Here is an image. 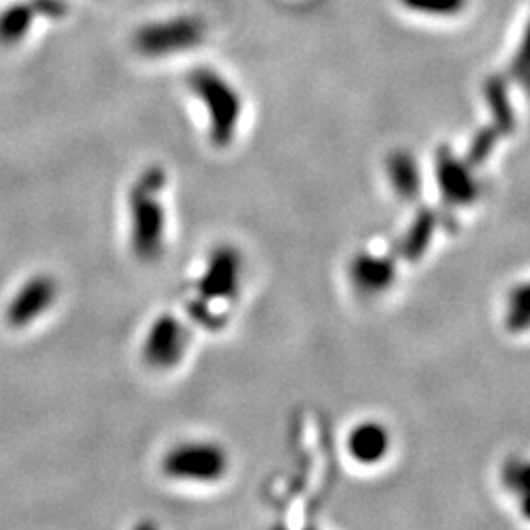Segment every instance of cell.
Here are the masks:
<instances>
[{"label":"cell","instance_id":"cell-1","mask_svg":"<svg viewBox=\"0 0 530 530\" xmlns=\"http://www.w3.org/2000/svg\"><path fill=\"white\" fill-rule=\"evenodd\" d=\"M167 173L163 167L152 165L144 169L132 183L128 195L130 211V246L134 256L144 264H154L165 252L167 212L163 193Z\"/></svg>","mask_w":530,"mask_h":530},{"label":"cell","instance_id":"cell-2","mask_svg":"<svg viewBox=\"0 0 530 530\" xmlns=\"http://www.w3.org/2000/svg\"><path fill=\"white\" fill-rule=\"evenodd\" d=\"M244 262L234 246H216L207 258L187 313L203 328L218 330L226 320V307L238 299Z\"/></svg>","mask_w":530,"mask_h":530},{"label":"cell","instance_id":"cell-3","mask_svg":"<svg viewBox=\"0 0 530 530\" xmlns=\"http://www.w3.org/2000/svg\"><path fill=\"white\" fill-rule=\"evenodd\" d=\"M189 85L193 95L207 110L212 146L228 148L236 138L242 118V99L238 91L209 67L195 69L189 75Z\"/></svg>","mask_w":530,"mask_h":530},{"label":"cell","instance_id":"cell-4","mask_svg":"<svg viewBox=\"0 0 530 530\" xmlns=\"http://www.w3.org/2000/svg\"><path fill=\"white\" fill-rule=\"evenodd\" d=\"M230 458L224 446L212 440H185L161 458L163 476L181 483H216L228 474Z\"/></svg>","mask_w":530,"mask_h":530},{"label":"cell","instance_id":"cell-5","mask_svg":"<svg viewBox=\"0 0 530 530\" xmlns=\"http://www.w3.org/2000/svg\"><path fill=\"white\" fill-rule=\"evenodd\" d=\"M205 26L195 16H175L142 26L134 34V48L146 57L187 52L203 42Z\"/></svg>","mask_w":530,"mask_h":530},{"label":"cell","instance_id":"cell-6","mask_svg":"<svg viewBox=\"0 0 530 530\" xmlns=\"http://www.w3.org/2000/svg\"><path fill=\"white\" fill-rule=\"evenodd\" d=\"M189 350V328L175 315H159L142 342V360L148 368L169 371L177 368Z\"/></svg>","mask_w":530,"mask_h":530},{"label":"cell","instance_id":"cell-7","mask_svg":"<svg viewBox=\"0 0 530 530\" xmlns=\"http://www.w3.org/2000/svg\"><path fill=\"white\" fill-rule=\"evenodd\" d=\"M57 297H59L57 279L50 273H36L28 277L10 297L4 318L16 330L28 328L30 324L38 322L52 311Z\"/></svg>","mask_w":530,"mask_h":530},{"label":"cell","instance_id":"cell-8","mask_svg":"<svg viewBox=\"0 0 530 530\" xmlns=\"http://www.w3.org/2000/svg\"><path fill=\"white\" fill-rule=\"evenodd\" d=\"M434 177L442 201L450 207H470L481 195L474 165L468 159L456 158V154H452L448 148H442L436 154Z\"/></svg>","mask_w":530,"mask_h":530},{"label":"cell","instance_id":"cell-9","mask_svg":"<svg viewBox=\"0 0 530 530\" xmlns=\"http://www.w3.org/2000/svg\"><path fill=\"white\" fill-rule=\"evenodd\" d=\"M348 275L360 295L375 297L393 285L397 277V264L393 258L377 252H360L352 258Z\"/></svg>","mask_w":530,"mask_h":530},{"label":"cell","instance_id":"cell-10","mask_svg":"<svg viewBox=\"0 0 530 530\" xmlns=\"http://www.w3.org/2000/svg\"><path fill=\"white\" fill-rule=\"evenodd\" d=\"M389 428L377 421L358 423L348 434L346 448L350 458L360 466H375L383 462L391 450Z\"/></svg>","mask_w":530,"mask_h":530},{"label":"cell","instance_id":"cell-11","mask_svg":"<svg viewBox=\"0 0 530 530\" xmlns=\"http://www.w3.org/2000/svg\"><path fill=\"white\" fill-rule=\"evenodd\" d=\"M385 173L387 181L393 189V193L403 201H415L421 197L423 191V175L417 159L411 156V152L397 150L391 152L385 161Z\"/></svg>","mask_w":530,"mask_h":530},{"label":"cell","instance_id":"cell-12","mask_svg":"<svg viewBox=\"0 0 530 530\" xmlns=\"http://www.w3.org/2000/svg\"><path fill=\"white\" fill-rule=\"evenodd\" d=\"M438 222H440L438 216L430 209H421V211L417 212L415 220L411 222L409 230L405 232V236L401 240L399 252L403 254V258L413 260V262L423 258L428 246H430V242H432V238H434V234H436Z\"/></svg>","mask_w":530,"mask_h":530},{"label":"cell","instance_id":"cell-13","mask_svg":"<svg viewBox=\"0 0 530 530\" xmlns=\"http://www.w3.org/2000/svg\"><path fill=\"white\" fill-rule=\"evenodd\" d=\"M501 485L515 497L521 515L530 521V460L511 458L501 468Z\"/></svg>","mask_w":530,"mask_h":530},{"label":"cell","instance_id":"cell-14","mask_svg":"<svg viewBox=\"0 0 530 530\" xmlns=\"http://www.w3.org/2000/svg\"><path fill=\"white\" fill-rule=\"evenodd\" d=\"M36 12L28 2H14L0 10V46H16L30 32Z\"/></svg>","mask_w":530,"mask_h":530},{"label":"cell","instance_id":"cell-15","mask_svg":"<svg viewBox=\"0 0 530 530\" xmlns=\"http://www.w3.org/2000/svg\"><path fill=\"white\" fill-rule=\"evenodd\" d=\"M505 328L511 334H525L530 330V281L519 283L509 291L505 303Z\"/></svg>","mask_w":530,"mask_h":530},{"label":"cell","instance_id":"cell-16","mask_svg":"<svg viewBox=\"0 0 530 530\" xmlns=\"http://www.w3.org/2000/svg\"><path fill=\"white\" fill-rule=\"evenodd\" d=\"M485 99L491 106L493 122L499 130V134H509L515 130V110L509 101L507 87L501 79H489L485 83Z\"/></svg>","mask_w":530,"mask_h":530},{"label":"cell","instance_id":"cell-17","mask_svg":"<svg viewBox=\"0 0 530 530\" xmlns=\"http://www.w3.org/2000/svg\"><path fill=\"white\" fill-rule=\"evenodd\" d=\"M405 8L426 14V16H456L460 14L468 0H401Z\"/></svg>","mask_w":530,"mask_h":530},{"label":"cell","instance_id":"cell-18","mask_svg":"<svg viewBox=\"0 0 530 530\" xmlns=\"http://www.w3.org/2000/svg\"><path fill=\"white\" fill-rule=\"evenodd\" d=\"M511 73L530 95V20L511 63Z\"/></svg>","mask_w":530,"mask_h":530},{"label":"cell","instance_id":"cell-19","mask_svg":"<svg viewBox=\"0 0 530 530\" xmlns=\"http://www.w3.org/2000/svg\"><path fill=\"white\" fill-rule=\"evenodd\" d=\"M34 12L40 14V16H46V18H63L65 12H67V6L63 0H32L30 2Z\"/></svg>","mask_w":530,"mask_h":530}]
</instances>
